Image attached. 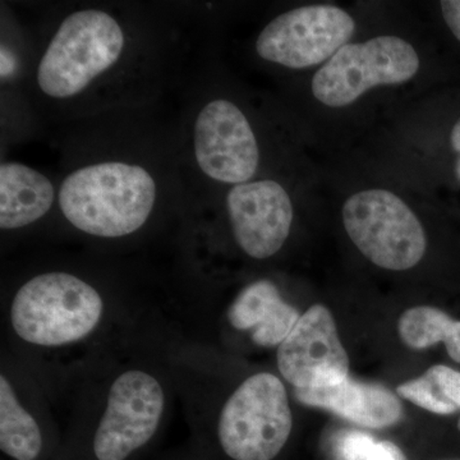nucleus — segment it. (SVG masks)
Here are the masks:
<instances>
[{"label": "nucleus", "instance_id": "obj_24", "mask_svg": "<svg viewBox=\"0 0 460 460\" xmlns=\"http://www.w3.org/2000/svg\"><path fill=\"white\" fill-rule=\"evenodd\" d=\"M458 429H459V431H460V419H459V422H458Z\"/></svg>", "mask_w": 460, "mask_h": 460}, {"label": "nucleus", "instance_id": "obj_15", "mask_svg": "<svg viewBox=\"0 0 460 460\" xmlns=\"http://www.w3.org/2000/svg\"><path fill=\"white\" fill-rule=\"evenodd\" d=\"M0 450L12 460H40L45 450L40 425L4 374L0 376Z\"/></svg>", "mask_w": 460, "mask_h": 460}, {"label": "nucleus", "instance_id": "obj_7", "mask_svg": "<svg viewBox=\"0 0 460 460\" xmlns=\"http://www.w3.org/2000/svg\"><path fill=\"white\" fill-rule=\"evenodd\" d=\"M419 69V54L410 42L378 36L339 49L314 74L313 93L328 107H347L375 86L407 83Z\"/></svg>", "mask_w": 460, "mask_h": 460}, {"label": "nucleus", "instance_id": "obj_12", "mask_svg": "<svg viewBox=\"0 0 460 460\" xmlns=\"http://www.w3.org/2000/svg\"><path fill=\"white\" fill-rule=\"evenodd\" d=\"M295 395L305 405L334 411L363 428H389L402 417V402L394 393L378 384L362 383L350 376L334 385L295 389Z\"/></svg>", "mask_w": 460, "mask_h": 460}, {"label": "nucleus", "instance_id": "obj_9", "mask_svg": "<svg viewBox=\"0 0 460 460\" xmlns=\"http://www.w3.org/2000/svg\"><path fill=\"white\" fill-rule=\"evenodd\" d=\"M196 162L205 175L220 183H247L260 163L259 144L246 115L232 102L206 104L193 129Z\"/></svg>", "mask_w": 460, "mask_h": 460}, {"label": "nucleus", "instance_id": "obj_22", "mask_svg": "<svg viewBox=\"0 0 460 460\" xmlns=\"http://www.w3.org/2000/svg\"><path fill=\"white\" fill-rule=\"evenodd\" d=\"M456 177H458V180L460 181V156H459V159L456 160Z\"/></svg>", "mask_w": 460, "mask_h": 460}, {"label": "nucleus", "instance_id": "obj_3", "mask_svg": "<svg viewBox=\"0 0 460 460\" xmlns=\"http://www.w3.org/2000/svg\"><path fill=\"white\" fill-rule=\"evenodd\" d=\"M124 47L122 26L107 12H75L60 23L39 63V87L54 99L80 95L119 60Z\"/></svg>", "mask_w": 460, "mask_h": 460}, {"label": "nucleus", "instance_id": "obj_11", "mask_svg": "<svg viewBox=\"0 0 460 460\" xmlns=\"http://www.w3.org/2000/svg\"><path fill=\"white\" fill-rule=\"evenodd\" d=\"M226 211L235 242L252 259L274 256L289 237L292 199L278 181L262 180L233 186L226 196Z\"/></svg>", "mask_w": 460, "mask_h": 460}, {"label": "nucleus", "instance_id": "obj_14", "mask_svg": "<svg viewBox=\"0 0 460 460\" xmlns=\"http://www.w3.org/2000/svg\"><path fill=\"white\" fill-rule=\"evenodd\" d=\"M56 201L49 178L21 163L0 165V228H25L45 217Z\"/></svg>", "mask_w": 460, "mask_h": 460}, {"label": "nucleus", "instance_id": "obj_10", "mask_svg": "<svg viewBox=\"0 0 460 460\" xmlns=\"http://www.w3.org/2000/svg\"><path fill=\"white\" fill-rule=\"evenodd\" d=\"M278 368L296 389L334 385L349 376V358L328 308L314 305L278 347Z\"/></svg>", "mask_w": 460, "mask_h": 460}, {"label": "nucleus", "instance_id": "obj_5", "mask_svg": "<svg viewBox=\"0 0 460 460\" xmlns=\"http://www.w3.org/2000/svg\"><path fill=\"white\" fill-rule=\"evenodd\" d=\"M166 407L163 384L150 372H122L109 389L83 460H132L154 440Z\"/></svg>", "mask_w": 460, "mask_h": 460}, {"label": "nucleus", "instance_id": "obj_19", "mask_svg": "<svg viewBox=\"0 0 460 460\" xmlns=\"http://www.w3.org/2000/svg\"><path fill=\"white\" fill-rule=\"evenodd\" d=\"M440 5L445 22L460 41V0H444Z\"/></svg>", "mask_w": 460, "mask_h": 460}, {"label": "nucleus", "instance_id": "obj_13", "mask_svg": "<svg viewBox=\"0 0 460 460\" xmlns=\"http://www.w3.org/2000/svg\"><path fill=\"white\" fill-rule=\"evenodd\" d=\"M299 317L298 311L281 298L277 286L269 280L244 288L228 311L230 325L251 332L253 343L261 347H279Z\"/></svg>", "mask_w": 460, "mask_h": 460}, {"label": "nucleus", "instance_id": "obj_6", "mask_svg": "<svg viewBox=\"0 0 460 460\" xmlns=\"http://www.w3.org/2000/svg\"><path fill=\"white\" fill-rule=\"evenodd\" d=\"M348 235L362 255L386 270L402 271L422 260L425 229L410 206L386 190L350 196L343 206Z\"/></svg>", "mask_w": 460, "mask_h": 460}, {"label": "nucleus", "instance_id": "obj_21", "mask_svg": "<svg viewBox=\"0 0 460 460\" xmlns=\"http://www.w3.org/2000/svg\"><path fill=\"white\" fill-rule=\"evenodd\" d=\"M450 144H452L454 150L460 154V118L454 126L452 135H450Z\"/></svg>", "mask_w": 460, "mask_h": 460}, {"label": "nucleus", "instance_id": "obj_18", "mask_svg": "<svg viewBox=\"0 0 460 460\" xmlns=\"http://www.w3.org/2000/svg\"><path fill=\"white\" fill-rule=\"evenodd\" d=\"M376 444L368 434L341 431L335 441V453L339 460H367Z\"/></svg>", "mask_w": 460, "mask_h": 460}, {"label": "nucleus", "instance_id": "obj_23", "mask_svg": "<svg viewBox=\"0 0 460 460\" xmlns=\"http://www.w3.org/2000/svg\"><path fill=\"white\" fill-rule=\"evenodd\" d=\"M190 460H201V458H193V459H190Z\"/></svg>", "mask_w": 460, "mask_h": 460}, {"label": "nucleus", "instance_id": "obj_8", "mask_svg": "<svg viewBox=\"0 0 460 460\" xmlns=\"http://www.w3.org/2000/svg\"><path fill=\"white\" fill-rule=\"evenodd\" d=\"M356 32L352 16L335 5H305L271 21L256 41L263 60L292 69L329 60Z\"/></svg>", "mask_w": 460, "mask_h": 460}, {"label": "nucleus", "instance_id": "obj_17", "mask_svg": "<svg viewBox=\"0 0 460 460\" xmlns=\"http://www.w3.org/2000/svg\"><path fill=\"white\" fill-rule=\"evenodd\" d=\"M396 393L423 410L447 416L460 410V372L432 366L422 376L399 385Z\"/></svg>", "mask_w": 460, "mask_h": 460}, {"label": "nucleus", "instance_id": "obj_4", "mask_svg": "<svg viewBox=\"0 0 460 460\" xmlns=\"http://www.w3.org/2000/svg\"><path fill=\"white\" fill-rule=\"evenodd\" d=\"M292 428L283 381L260 372L246 378L224 402L217 443L232 460H272L286 447Z\"/></svg>", "mask_w": 460, "mask_h": 460}, {"label": "nucleus", "instance_id": "obj_2", "mask_svg": "<svg viewBox=\"0 0 460 460\" xmlns=\"http://www.w3.org/2000/svg\"><path fill=\"white\" fill-rule=\"evenodd\" d=\"M104 299L96 288L74 274L44 272L27 280L11 305L17 337L38 347L78 343L98 329Z\"/></svg>", "mask_w": 460, "mask_h": 460}, {"label": "nucleus", "instance_id": "obj_1", "mask_svg": "<svg viewBox=\"0 0 460 460\" xmlns=\"http://www.w3.org/2000/svg\"><path fill=\"white\" fill-rule=\"evenodd\" d=\"M156 195V181L144 166L102 162L66 175L58 202L75 229L114 239L133 234L147 223Z\"/></svg>", "mask_w": 460, "mask_h": 460}, {"label": "nucleus", "instance_id": "obj_20", "mask_svg": "<svg viewBox=\"0 0 460 460\" xmlns=\"http://www.w3.org/2000/svg\"><path fill=\"white\" fill-rule=\"evenodd\" d=\"M367 460H408L401 447L392 441H380L375 445Z\"/></svg>", "mask_w": 460, "mask_h": 460}, {"label": "nucleus", "instance_id": "obj_16", "mask_svg": "<svg viewBox=\"0 0 460 460\" xmlns=\"http://www.w3.org/2000/svg\"><path fill=\"white\" fill-rule=\"evenodd\" d=\"M399 334L414 349L444 341L453 361L460 363V321H454L438 308L420 305L405 311L399 319Z\"/></svg>", "mask_w": 460, "mask_h": 460}]
</instances>
